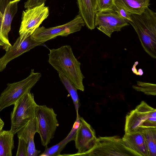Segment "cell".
Here are the masks:
<instances>
[{
	"label": "cell",
	"mask_w": 156,
	"mask_h": 156,
	"mask_svg": "<svg viewBox=\"0 0 156 156\" xmlns=\"http://www.w3.org/2000/svg\"><path fill=\"white\" fill-rule=\"evenodd\" d=\"M69 143L65 138L58 143L48 147L46 146L44 151L39 155L41 156H61L60 153L65 147L66 145Z\"/></svg>",
	"instance_id": "obj_21"
},
{
	"label": "cell",
	"mask_w": 156,
	"mask_h": 156,
	"mask_svg": "<svg viewBox=\"0 0 156 156\" xmlns=\"http://www.w3.org/2000/svg\"><path fill=\"white\" fill-rule=\"evenodd\" d=\"M18 144L16 156H27V147L24 140L21 137H18Z\"/></svg>",
	"instance_id": "obj_24"
},
{
	"label": "cell",
	"mask_w": 156,
	"mask_h": 156,
	"mask_svg": "<svg viewBox=\"0 0 156 156\" xmlns=\"http://www.w3.org/2000/svg\"><path fill=\"white\" fill-rule=\"evenodd\" d=\"M142 130L145 136L149 153V156H156V127H149Z\"/></svg>",
	"instance_id": "obj_20"
},
{
	"label": "cell",
	"mask_w": 156,
	"mask_h": 156,
	"mask_svg": "<svg viewBox=\"0 0 156 156\" xmlns=\"http://www.w3.org/2000/svg\"><path fill=\"white\" fill-rule=\"evenodd\" d=\"M60 80L70 96L74 105L76 112L78 114L80 107V100L77 92V89L73 84L65 76L59 74Z\"/></svg>",
	"instance_id": "obj_19"
},
{
	"label": "cell",
	"mask_w": 156,
	"mask_h": 156,
	"mask_svg": "<svg viewBox=\"0 0 156 156\" xmlns=\"http://www.w3.org/2000/svg\"><path fill=\"white\" fill-rule=\"evenodd\" d=\"M14 136L10 130L0 132V156H12Z\"/></svg>",
	"instance_id": "obj_18"
},
{
	"label": "cell",
	"mask_w": 156,
	"mask_h": 156,
	"mask_svg": "<svg viewBox=\"0 0 156 156\" xmlns=\"http://www.w3.org/2000/svg\"><path fill=\"white\" fill-rule=\"evenodd\" d=\"M49 14V8L45 6V3L23 11L19 31L20 39L32 35Z\"/></svg>",
	"instance_id": "obj_9"
},
{
	"label": "cell",
	"mask_w": 156,
	"mask_h": 156,
	"mask_svg": "<svg viewBox=\"0 0 156 156\" xmlns=\"http://www.w3.org/2000/svg\"><path fill=\"white\" fill-rule=\"evenodd\" d=\"M115 11L122 18L126 20L128 22L131 21L130 14L126 9L119 6H115Z\"/></svg>",
	"instance_id": "obj_26"
},
{
	"label": "cell",
	"mask_w": 156,
	"mask_h": 156,
	"mask_svg": "<svg viewBox=\"0 0 156 156\" xmlns=\"http://www.w3.org/2000/svg\"><path fill=\"white\" fill-rule=\"evenodd\" d=\"M81 156H139L127 147L119 136L99 137L90 150Z\"/></svg>",
	"instance_id": "obj_6"
},
{
	"label": "cell",
	"mask_w": 156,
	"mask_h": 156,
	"mask_svg": "<svg viewBox=\"0 0 156 156\" xmlns=\"http://www.w3.org/2000/svg\"><path fill=\"white\" fill-rule=\"evenodd\" d=\"M41 73L31 70L25 79L18 82L8 83L7 87L0 95V112L5 108L14 104L28 92L39 80Z\"/></svg>",
	"instance_id": "obj_3"
},
{
	"label": "cell",
	"mask_w": 156,
	"mask_h": 156,
	"mask_svg": "<svg viewBox=\"0 0 156 156\" xmlns=\"http://www.w3.org/2000/svg\"><path fill=\"white\" fill-rule=\"evenodd\" d=\"M132 87L136 90L143 92L147 95L156 94V85L155 84L137 81L136 85H133Z\"/></svg>",
	"instance_id": "obj_22"
},
{
	"label": "cell",
	"mask_w": 156,
	"mask_h": 156,
	"mask_svg": "<svg viewBox=\"0 0 156 156\" xmlns=\"http://www.w3.org/2000/svg\"><path fill=\"white\" fill-rule=\"evenodd\" d=\"M125 145L139 156H149V151L144 135L142 130L125 133L122 138Z\"/></svg>",
	"instance_id": "obj_14"
},
{
	"label": "cell",
	"mask_w": 156,
	"mask_h": 156,
	"mask_svg": "<svg viewBox=\"0 0 156 156\" xmlns=\"http://www.w3.org/2000/svg\"><path fill=\"white\" fill-rule=\"evenodd\" d=\"M85 25L83 18L78 14L73 20L62 25L48 28L39 27L30 37L35 41L44 44L57 36L66 37L79 31Z\"/></svg>",
	"instance_id": "obj_8"
},
{
	"label": "cell",
	"mask_w": 156,
	"mask_h": 156,
	"mask_svg": "<svg viewBox=\"0 0 156 156\" xmlns=\"http://www.w3.org/2000/svg\"><path fill=\"white\" fill-rule=\"evenodd\" d=\"M43 44L34 40L30 36L22 40L19 37L13 45L6 51L5 54L0 58V72L3 71L7 65L12 60L35 47Z\"/></svg>",
	"instance_id": "obj_13"
},
{
	"label": "cell",
	"mask_w": 156,
	"mask_h": 156,
	"mask_svg": "<svg viewBox=\"0 0 156 156\" xmlns=\"http://www.w3.org/2000/svg\"><path fill=\"white\" fill-rule=\"evenodd\" d=\"M47 0H27L24 3L25 9L33 8L45 3Z\"/></svg>",
	"instance_id": "obj_25"
},
{
	"label": "cell",
	"mask_w": 156,
	"mask_h": 156,
	"mask_svg": "<svg viewBox=\"0 0 156 156\" xmlns=\"http://www.w3.org/2000/svg\"><path fill=\"white\" fill-rule=\"evenodd\" d=\"M150 0H114L115 6L123 8L130 14H142L150 5Z\"/></svg>",
	"instance_id": "obj_17"
},
{
	"label": "cell",
	"mask_w": 156,
	"mask_h": 156,
	"mask_svg": "<svg viewBox=\"0 0 156 156\" xmlns=\"http://www.w3.org/2000/svg\"><path fill=\"white\" fill-rule=\"evenodd\" d=\"M94 24L99 30L110 37L113 32L119 31L123 27L129 25L128 21L121 17L115 10L97 12Z\"/></svg>",
	"instance_id": "obj_11"
},
{
	"label": "cell",
	"mask_w": 156,
	"mask_h": 156,
	"mask_svg": "<svg viewBox=\"0 0 156 156\" xmlns=\"http://www.w3.org/2000/svg\"><path fill=\"white\" fill-rule=\"evenodd\" d=\"M35 115L37 133L40 136L42 145L45 147L54 137L58 125L57 115L53 108L38 105L35 108Z\"/></svg>",
	"instance_id": "obj_7"
},
{
	"label": "cell",
	"mask_w": 156,
	"mask_h": 156,
	"mask_svg": "<svg viewBox=\"0 0 156 156\" xmlns=\"http://www.w3.org/2000/svg\"><path fill=\"white\" fill-rule=\"evenodd\" d=\"M79 14L82 17L87 27L94 29L95 27L94 20L97 12V0H77Z\"/></svg>",
	"instance_id": "obj_16"
},
{
	"label": "cell",
	"mask_w": 156,
	"mask_h": 156,
	"mask_svg": "<svg viewBox=\"0 0 156 156\" xmlns=\"http://www.w3.org/2000/svg\"><path fill=\"white\" fill-rule=\"evenodd\" d=\"M37 132V123L35 118L29 122L16 133L18 137H22L27 143V156H37L41 152L40 151L36 149L34 141V135Z\"/></svg>",
	"instance_id": "obj_15"
},
{
	"label": "cell",
	"mask_w": 156,
	"mask_h": 156,
	"mask_svg": "<svg viewBox=\"0 0 156 156\" xmlns=\"http://www.w3.org/2000/svg\"><path fill=\"white\" fill-rule=\"evenodd\" d=\"M20 0H0V46L5 51L12 46L9 41L8 34Z\"/></svg>",
	"instance_id": "obj_10"
},
{
	"label": "cell",
	"mask_w": 156,
	"mask_h": 156,
	"mask_svg": "<svg viewBox=\"0 0 156 156\" xmlns=\"http://www.w3.org/2000/svg\"><path fill=\"white\" fill-rule=\"evenodd\" d=\"M80 125L77 130L74 140L78 152L73 154L66 155L81 156L91 149L96 141L97 138L94 129L83 117L80 116Z\"/></svg>",
	"instance_id": "obj_12"
},
{
	"label": "cell",
	"mask_w": 156,
	"mask_h": 156,
	"mask_svg": "<svg viewBox=\"0 0 156 156\" xmlns=\"http://www.w3.org/2000/svg\"><path fill=\"white\" fill-rule=\"evenodd\" d=\"M129 23L137 34L144 50L156 58V13L149 7L141 14H130Z\"/></svg>",
	"instance_id": "obj_2"
},
{
	"label": "cell",
	"mask_w": 156,
	"mask_h": 156,
	"mask_svg": "<svg viewBox=\"0 0 156 156\" xmlns=\"http://www.w3.org/2000/svg\"><path fill=\"white\" fill-rule=\"evenodd\" d=\"M114 0H97V12L115 10Z\"/></svg>",
	"instance_id": "obj_23"
},
{
	"label": "cell",
	"mask_w": 156,
	"mask_h": 156,
	"mask_svg": "<svg viewBox=\"0 0 156 156\" xmlns=\"http://www.w3.org/2000/svg\"><path fill=\"white\" fill-rule=\"evenodd\" d=\"M4 125V123L0 117V132L2 130Z\"/></svg>",
	"instance_id": "obj_27"
},
{
	"label": "cell",
	"mask_w": 156,
	"mask_h": 156,
	"mask_svg": "<svg viewBox=\"0 0 156 156\" xmlns=\"http://www.w3.org/2000/svg\"><path fill=\"white\" fill-rule=\"evenodd\" d=\"M37 105L34 95L30 92L27 93L14 104L10 114V130L14 135L35 118V109Z\"/></svg>",
	"instance_id": "obj_4"
},
{
	"label": "cell",
	"mask_w": 156,
	"mask_h": 156,
	"mask_svg": "<svg viewBox=\"0 0 156 156\" xmlns=\"http://www.w3.org/2000/svg\"><path fill=\"white\" fill-rule=\"evenodd\" d=\"M149 127H156V109L142 101L126 115L125 133L134 132Z\"/></svg>",
	"instance_id": "obj_5"
},
{
	"label": "cell",
	"mask_w": 156,
	"mask_h": 156,
	"mask_svg": "<svg viewBox=\"0 0 156 156\" xmlns=\"http://www.w3.org/2000/svg\"><path fill=\"white\" fill-rule=\"evenodd\" d=\"M48 62L58 73L66 77L77 90L83 91L84 76L80 69L81 63L75 57L69 45L49 49Z\"/></svg>",
	"instance_id": "obj_1"
}]
</instances>
